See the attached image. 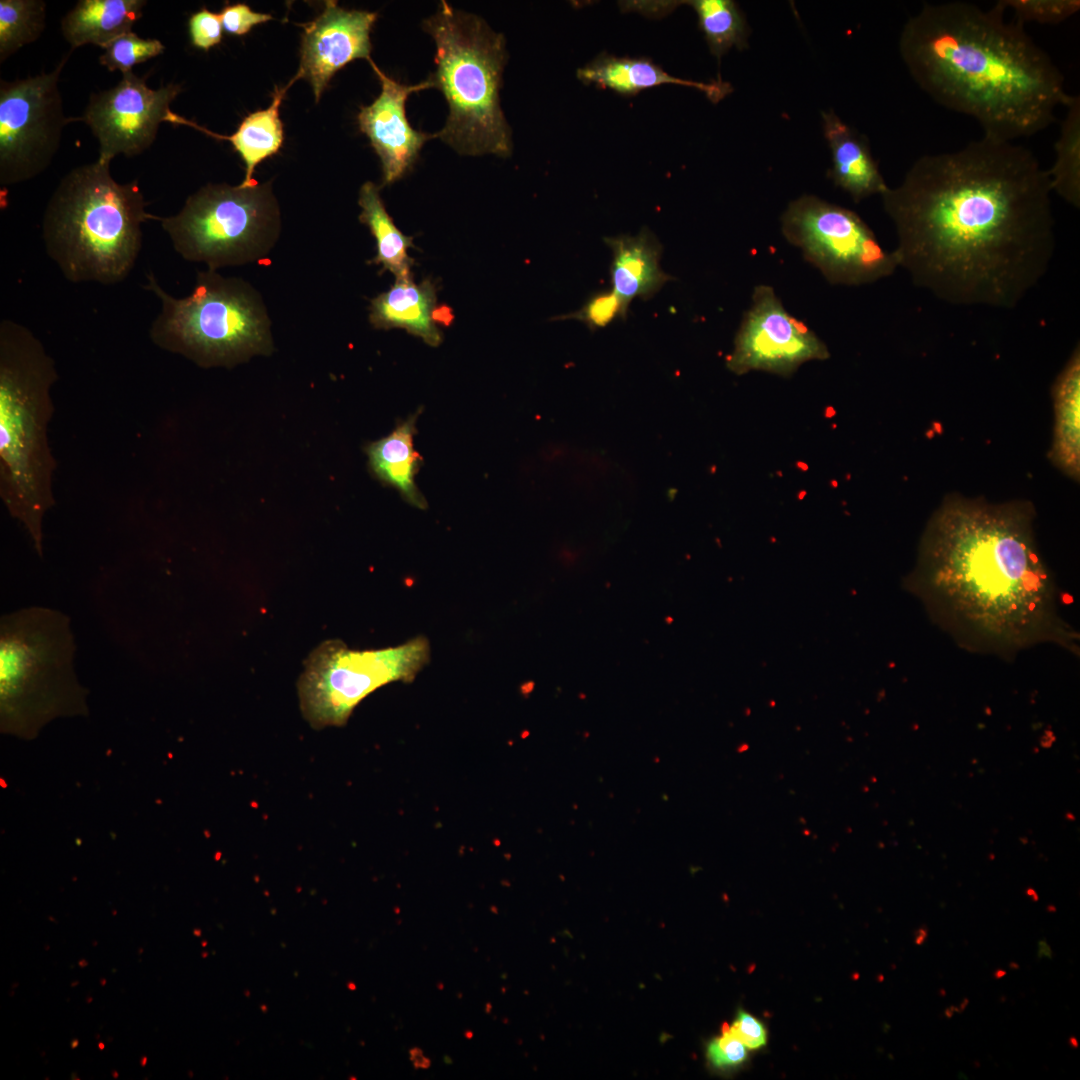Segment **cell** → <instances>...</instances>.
<instances>
[{"mask_svg":"<svg viewBox=\"0 0 1080 1080\" xmlns=\"http://www.w3.org/2000/svg\"><path fill=\"white\" fill-rule=\"evenodd\" d=\"M349 989L355 990L356 986L353 983L348 984Z\"/></svg>","mask_w":1080,"mask_h":1080,"instance_id":"cell-48","label":"cell"},{"mask_svg":"<svg viewBox=\"0 0 1080 1080\" xmlns=\"http://www.w3.org/2000/svg\"><path fill=\"white\" fill-rule=\"evenodd\" d=\"M98 1046H99V1048H100V1049H103V1048H104V1044H103V1043H99V1045H98Z\"/></svg>","mask_w":1080,"mask_h":1080,"instance_id":"cell-50","label":"cell"},{"mask_svg":"<svg viewBox=\"0 0 1080 1080\" xmlns=\"http://www.w3.org/2000/svg\"><path fill=\"white\" fill-rule=\"evenodd\" d=\"M1059 136L1055 142V161L1047 170L1052 192L1068 204L1080 207V97L1070 95L1065 104Z\"/></svg>","mask_w":1080,"mask_h":1080,"instance_id":"cell-26","label":"cell"},{"mask_svg":"<svg viewBox=\"0 0 1080 1080\" xmlns=\"http://www.w3.org/2000/svg\"><path fill=\"white\" fill-rule=\"evenodd\" d=\"M1055 425L1050 457L1069 477L1078 480L1080 471L1079 401L1080 351H1073L1053 385Z\"/></svg>","mask_w":1080,"mask_h":1080,"instance_id":"cell-24","label":"cell"},{"mask_svg":"<svg viewBox=\"0 0 1080 1080\" xmlns=\"http://www.w3.org/2000/svg\"><path fill=\"white\" fill-rule=\"evenodd\" d=\"M1051 193L1032 151L983 135L919 157L881 197L915 286L953 305L1013 309L1054 255Z\"/></svg>","mask_w":1080,"mask_h":1080,"instance_id":"cell-1","label":"cell"},{"mask_svg":"<svg viewBox=\"0 0 1080 1080\" xmlns=\"http://www.w3.org/2000/svg\"><path fill=\"white\" fill-rule=\"evenodd\" d=\"M294 82L295 80L292 78L286 87L279 88L275 86L271 105L264 110H258L246 116L236 132L230 136L212 132L173 111L169 112L166 122L187 125L211 137L229 141L245 164V178L239 187L254 188L258 186L253 177L256 166L266 158L276 154L283 144L284 131L283 123L279 117V108L286 91Z\"/></svg>","mask_w":1080,"mask_h":1080,"instance_id":"cell-21","label":"cell"},{"mask_svg":"<svg viewBox=\"0 0 1080 1080\" xmlns=\"http://www.w3.org/2000/svg\"><path fill=\"white\" fill-rule=\"evenodd\" d=\"M430 656L424 636L369 650L324 641L307 657L297 682L301 713L317 730L344 726L364 698L389 683L413 681Z\"/></svg>","mask_w":1080,"mask_h":1080,"instance_id":"cell-10","label":"cell"},{"mask_svg":"<svg viewBox=\"0 0 1080 1080\" xmlns=\"http://www.w3.org/2000/svg\"><path fill=\"white\" fill-rule=\"evenodd\" d=\"M144 288L160 300L149 336L163 350L202 366H215L270 349L265 308L253 289L239 279L208 269L198 273L189 296L175 298L149 273Z\"/></svg>","mask_w":1080,"mask_h":1080,"instance_id":"cell-8","label":"cell"},{"mask_svg":"<svg viewBox=\"0 0 1080 1080\" xmlns=\"http://www.w3.org/2000/svg\"><path fill=\"white\" fill-rule=\"evenodd\" d=\"M1038 957L1039 958L1046 957V958H1049V959L1052 958L1051 947L1048 945V943L1045 940H1040L1038 942Z\"/></svg>","mask_w":1080,"mask_h":1080,"instance_id":"cell-36","label":"cell"},{"mask_svg":"<svg viewBox=\"0 0 1080 1080\" xmlns=\"http://www.w3.org/2000/svg\"><path fill=\"white\" fill-rule=\"evenodd\" d=\"M146 3L145 0H80L62 18V35L72 51L88 44L104 49L132 31Z\"/></svg>","mask_w":1080,"mask_h":1080,"instance_id":"cell-22","label":"cell"},{"mask_svg":"<svg viewBox=\"0 0 1080 1080\" xmlns=\"http://www.w3.org/2000/svg\"><path fill=\"white\" fill-rule=\"evenodd\" d=\"M146 76L122 74L113 87L93 93L79 117L99 144L98 159L104 162L118 156H137L155 141L161 122L166 121L171 102L180 93L177 84L150 88Z\"/></svg>","mask_w":1080,"mask_h":1080,"instance_id":"cell-14","label":"cell"},{"mask_svg":"<svg viewBox=\"0 0 1080 1080\" xmlns=\"http://www.w3.org/2000/svg\"><path fill=\"white\" fill-rule=\"evenodd\" d=\"M194 934H195V935H197V936H199V935L201 934V931H200V930H195V931H194Z\"/></svg>","mask_w":1080,"mask_h":1080,"instance_id":"cell-49","label":"cell"},{"mask_svg":"<svg viewBox=\"0 0 1080 1080\" xmlns=\"http://www.w3.org/2000/svg\"><path fill=\"white\" fill-rule=\"evenodd\" d=\"M707 1056L715 1067H728L743 1062L747 1053L744 1044L730 1031L729 1027H724L722 1036L708 1045Z\"/></svg>","mask_w":1080,"mask_h":1080,"instance_id":"cell-34","label":"cell"},{"mask_svg":"<svg viewBox=\"0 0 1080 1080\" xmlns=\"http://www.w3.org/2000/svg\"><path fill=\"white\" fill-rule=\"evenodd\" d=\"M450 1060H451V1059H450V1058H449L448 1056H444V1061H445L446 1063H448V1064L452 1063V1061H450Z\"/></svg>","mask_w":1080,"mask_h":1080,"instance_id":"cell-47","label":"cell"},{"mask_svg":"<svg viewBox=\"0 0 1080 1080\" xmlns=\"http://www.w3.org/2000/svg\"><path fill=\"white\" fill-rule=\"evenodd\" d=\"M612 252L610 281L612 290L629 308L636 298H652L673 277L662 270V244L649 228L636 235L605 237Z\"/></svg>","mask_w":1080,"mask_h":1080,"instance_id":"cell-18","label":"cell"},{"mask_svg":"<svg viewBox=\"0 0 1080 1080\" xmlns=\"http://www.w3.org/2000/svg\"><path fill=\"white\" fill-rule=\"evenodd\" d=\"M409 1053H410V1060L414 1061L416 1058L423 1055V1050L418 1048V1047H414V1048L409 1050Z\"/></svg>","mask_w":1080,"mask_h":1080,"instance_id":"cell-39","label":"cell"},{"mask_svg":"<svg viewBox=\"0 0 1080 1080\" xmlns=\"http://www.w3.org/2000/svg\"><path fill=\"white\" fill-rule=\"evenodd\" d=\"M422 26L436 46V70L428 80L449 107L437 137L462 155L509 156L511 131L499 96L507 57L504 36L445 1Z\"/></svg>","mask_w":1080,"mask_h":1080,"instance_id":"cell-6","label":"cell"},{"mask_svg":"<svg viewBox=\"0 0 1080 1080\" xmlns=\"http://www.w3.org/2000/svg\"><path fill=\"white\" fill-rule=\"evenodd\" d=\"M378 14L347 10L326 1L323 12L302 25L300 67L294 79L305 78L319 101L337 71L356 59L370 60V33Z\"/></svg>","mask_w":1080,"mask_h":1080,"instance_id":"cell-15","label":"cell"},{"mask_svg":"<svg viewBox=\"0 0 1080 1080\" xmlns=\"http://www.w3.org/2000/svg\"><path fill=\"white\" fill-rule=\"evenodd\" d=\"M77 1045H78V1040H76V1039L73 1040L72 1043H71V1047L74 1049V1048L77 1047Z\"/></svg>","mask_w":1080,"mask_h":1080,"instance_id":"cell-45","label":"cell"},{"mask_svg":"<svg viewBox=\"0 0 1080 1080\" xmlns=\"http://www.w3.org/2000/svg\"><path fill=\"white\" fill-rule=\"evenodd\" d=\"M823 131L832 168L829 176L855 202L882 195L889 188L874 160L867 139L845 124L834 112H823Z\"/></svg>","mask_w":1080,"mask_h":1080,"instance_id":"cell-19","label":"cell"},{"mask_svg":"<svg viewBox=\"0 0 1080 1080\" xmlns=\"http://www.w3.org/2000/svg\"><path fill=\"white\" fill-rule=\"evenodd\" d=\"M58 375L42 342L24 325L0 323V497L43 554V519L55 504L56 462L48 445L50 390Z\"/></svg>","mask_w":1080,"mask_h":1080,"instance_id":"cell-4","label":"cell"},{"mask_svg":"<svg viewBox=\"0 0 1080 1080\" xmlns=\"http://www.w3.org/2000/svg\"><path fill=\"white\" fill-rule=\"evenodd\" d=\"M101 984H102V985H104V984H105V980H104V979H102V981H101Z\"/></svg>","mask_w":1080,"mask_h":1080,"instance_id":"cell-52","label":"cell"},{"mask_svg":"<svg viewBox=\"0 0 1080 1080\" xmlns=\"http://www.w3.org/2000/svg\"><path fill=\"white\" fill-rule=\"evenodd\" d=\"M146 1063H147V1057L143 1056V1057L141 1058V1065H142V1066H145V1065H146Z\"/></svg>","mask_w":1080,"mask_h":1080,"instance_id":"cell-44","label":"cell"},{"mask_svg":"<svg viewBox=\"0 0 1080 1080\" xmlns=\"http://www.w3.org/2000/svg\"><path fill=\"white\" fill-rule=\"evenodd\" d=\"M695 11L712 55L718 61L733 47L747 46L749 28L744 14L732 0L682 1Z\"/></svg>","mask_w":1080,"mask_h":1080,"instance_id":"cell-27","label":"cell"},{"mask_svg":"<svg viewBox=\"0 0 1080 1080\" xmlns=\"http://www.w3.org/2000/svg\"><path fill=\"white\" fill-rule=\"evenodd\" d=\"M1004 14L996 4L925 3L904 25L899 52L935 102L975 119L983 135L1014 141L1047 128L1070 94L1049 54Z\"/></svg>","mask_w":1080,"mask_h":1080,"instance_id":"cell-3","label":"cell"},{"mask_svg":"<svg viewBox=\"0 0 1080 1080\" xmlns=\"http://www.w3.org/2000/svg\"><path fill=\"white\" fill-rule=\"evenodd\" d=\"M219 15L223 29L237 36L247 34L253 26L273 19L270 14L255 12L243 3L226 5Z\"/></svg>","mask_w":1080,"mask_h":1080,"instance_id":"cell-33","label":"cell"},{"mask_svg":"<svg viewBox=\"0 0 1080 1080\" xmlns=\"http://www.w3.org/2000/svg\"><path fill=\"white\" fill-rule=\"evenodd\" d=\"M629 308L611 289L593 294L577 311L558 316L553 320H577L591 331L605 327L618 317L624 319Z\"/></svg>","mask_w":1080,"mask_h":1080,"instance_id":"cell-31","label":"cell"},{"mask_svg":"<svg viewBox=\"0 0 1080 1080\" xmlns=\"http://www.w3.org/2000/svg\"><path fill=\"white\" fill-rule=\"evenodd\" d=\"M206 944H207L206 942H203V943H202V945H203V946H206Z\"/></svg>","mask_w":1080,"mask_h":1080,"instance_id":"cell-53","label":"cell"},{"mask_svg":"<svg viewBox=\"0 0 1080 1080\" xmlns=\"http://www.w3.org/2000/svg\"><path fill=\"white\" fill-rule=\"evenodd\" d=\"M784 238L833 285L860 286L894 273L898 260L854 211L814 195L790 202L781 216Z\"/></svg>","mask_w":1080,"mask_h":1080,"instance_id":"cell-11","label":"cell"},{"mask_svg":"<svg viewBox=\"0 0 1080 1080\" xmlns=\"http://www.w3.org/2000/svg\"><path fill=\"white\" fill-rule=\"evenodd\" d=\"M1026 892H1027V895H1028V897H1030V898H1031V899H1032L1033 901H1037V900H1038V895H1037V893L1035 892V890H1033V889L1029 888V889H1027V891H1026Z\"/></svg>","mask_w":1080,"mask_h":1080,"instance_id":"cell-40","label":"cell"},{"mask_svg":"<svg viewBox=\"0 0 1080 1080\" xmlns=\"http://www.w3.org/2000/svg\"><path fill=\"white\" fill-rule=\"evenodd\" d=\"M113 1077H114V1078H117V1077H118V1073L114 1071V1072H113Z\"/></svg>","mask_w":1080,"mask_h":1080,"instance_id":"cell-51","label":"cell"},{"mask_svg":"<svg viewBox=\"0 0 1080 1080\" xmlns=\"http://www.w3.org/2000/svg\"><path fill=\"white\" fill-rule=\"evenodd\" d=\"M576 75L585 85L592 84L623 96L672 84L698 89L717 103L732 91L731 84L721 79L710 82L682 79L667 73L649 58L619 57L608 53L596 56L579 68Z\"/></svg>","mask_w":1080,"mask_h":1080,"instance_id":"cell-17","label":"cell"},{"mask_svg":"<svg viewBox=\"0 0 1080 1080\" xmlns=\"http://www.w3.org/2000/svg\"><path fill=\"white\" fill-rule=\"evenodd\" d=\"M72 50L53 71L0 82V183L8 186L33 179L52 163L64 127L79 118L66 117L59 90L61 72Z\"/></svg>","mask_w":1080,"mask_h":1080,"instance_id":"cell-12","label":"cell"},{"mask_svg":"<svg viewBox=\"0 0 1080 1080\" xmlns=\"http://www.w3.org/2000/svg\"><path fill=\"white\" fill-rule=\"evenodd\" d=\"M956 1010H957V1008H956V1007H954V1006H950V1007H949V1008H948V1009L946 1010V1012H945V1013H946L947 1017H951V1016H952V1014H953V1013H954V1012H955Z\"/></svg>","mask_w":1080,"mask_h":1080,"instance_id":"cell-41","label":"cell"},{"mask_svg":"<svg viewBox=\"0 0 1080 1080\" xmlns=\"http://www.w3.org/2000/svg\"><path fill=\"white\" fill-rule=\"evenodd\" d=\"M412 1062H413V1064H414V1067H415V1068H423V1069H427V1068H429V1067L431 1066V1061H430V1059H429V1058H426V1057H424V1055H422V1056H420V1057L416 1058V1059H415L414 1061H412Z\"/></svg>","mask_w":1080,"mask_h":1080,"instance_id":"cell-38","label":"cell"},{"mask_svg":"<svg viewBox=\"0 0 1080 1080\" xmlns=\"http://www.w3.org/2000/svg\"><path fill=\"white\" fill-rule=\"evenodd\" d=\"M1004 12L1011 10L1014 21L1025 23L1059 24L1080 9L1079 0H1000L996 2Z\"/></svg>","mask_w":1080,"mask_h":1080,"instance_id":"cell-30","label":"cell"},{"mask_svg":"<svg viewBox=\"0 0 1080 1080\" xmlns=\"http://www.w3.org/2000/svg\"><path fill=\"white\" fill-rule=\"evenodd\" d=\"M417 416L411 415L389 435L370 443L366 453L370 469L380 481L396 488L407 503L425 509L427 502L415 483L422 462L413 447Z\"/></svg>","mask_w":1080,"mask_h":1080,"instance_id":"cell-23","label":"cell"},{"mask_svg":"<svg viewBox=\"0 0 1080 1080\" xmlns=\"http://www.w3.org/2000/svg\"><path fill=\"white\" fill-rule=\"evenodd\" d=\"M730 1031L749 1049L766 1044L767 1034L762 1023L745 1011H739Z\"/></svg>","mask_w":1080,"mask_h":1080,"instance_id":"cell-35","label":"cell"},{"mask_svg":"<svg viewBox=\"0 0 1080 1080\" xmlns=\"http://www.w3.org/2000/svg\"><path fill=\"white\" fill-rule=\"evenodd\" d=\"M927 936H928V929H927V927L925 925H923L920 928H918L916 930V932H915V938H914L915 943L917 945L923 944L925 942Z\"/></svg>","mask_w":1080,"mask_h":1080,"instance_id":"cell-37","label":"cell"},{"mask_svg":"<svg viewBox=\"0 0 1080 1080\" xmlns=\"http://www.w3.org/2000/svg\"><path fill=\"white\" fill-rule=\"evenodd\" d=\"M86 965H87V962H86V960H80V961H79V966H80V967H84V966H86Z\"/></svg>","mask_w":1080,"mask_h":1080,"instance_id":"cell-46","label":"cell"},{"mask_svg":"<svg viewBox=\"0 0 1080 1080\" xmlns=\"http://www.w3.org/2000/svg\"><path fill=\"white\" fill-rule=\"evenodd\" d=\"M146 206L138 182L118 183L109 162L80 165L61 179L46 205L45 250L73 283L121 282L139 256L142 225L161 219Z\"/></svg>","mask_w":1080,"mask_h":1080,"instance_id":"cell-5","label":"cell"},{"mask_svg":"<svg viewBox=\"0 0 1080 1080\" xmlns=\"http://www.w3.org/2000/svg\"><path fill=\"white\" fill-rule=\"evenodd\" d=\"M436 313L434 284L428 279L416 284L411 275L396 279L388 291L372 299L369 320L375 328H402L426 344L438 346L442 333Z\"/></svg>","mask_w":1080,"mask_h":1080,"instance_id":"cell-20","label":"cell"},{"mask_svg":"<svg viewBox=\"0 0 1080 1080\" xmlns=\"http://www.w3.org/2000/svg\"><path fill=\"white\" fill-rule=\"evenodd\" d=\"M174 249L209 270L261 258L277 237L278 212L267 185H207L179 213L160 219Z\"/></svg>","mask_w":1080,"mask_h":1080,"instance_id":"cell-9","label":"cell"},{"mask_svg":"<svg viewBox=\"0 0 1080 1080\" xmlns=\"http://www.w3.org/2000/svg\"><path fill=\"white\" fill-rule=\"evenodd\" d=\"M69 617L29 607L0 620V729L35 738L58 717L87 715V690L77 680Z\"/></svg>","mask_w":1080,"mask_h":1080,"instance_id":"cell-7","label":"cell"},{"mask_svg":"<svg viewBox=\"0 0 1080 1080\" xmlns=\"http://www.w3.org/2000/svg\"><path fill=\"white\" fill-rule=\"evenodd\" d=\"M1033 516L1028 503L949 496L930 519L907 585L964 648L1013 657L1051 643L1078 654L1079 636L1059 614Z\"/></svg>","mask_w":1080,"mask_h":1080,"instance_id":"cell-2","label":"cell"},{"mask_svg":"<svg viewBox=\"0 0 1080 1080\" xmlns=\"http://www.w3.org/2000/svg\"><path fill=\"white\" fill-rule=\"evenodd\" d=\"M46 3L42 0L0 1V62L36 41L45 29Z\"/></svg>","mask_w":1080,"mask_h":1080,"instance_id":"cell-28","label":"cell"},{"mask_svg":"<svg viewBox=\"0 0 1080 1080\" xmlns=\"http://www.w3.org/2000/svg\"><path fill=\"white\" fill-rule=\"evenodd\" d=\"M165 46L158 39L142 38L135 32H127L104 48L99 63L109 71L131 72L132 68L161 55Z\"/></svg>","mask_w":1080,"mask_h":1080,"instance_id":"cell-29","label":"cell"},{"mask_svg":"<svg viewBox=\"0 0 1080 1080\" xmlns=\"http://www.w3.org/2000/svg\"><path fill=\"white\" fill-rule=\"evenodd\" d=\"M464 1035L466 1038L470 1039L472 1038L473 1033L471 1031H465Z\"/></svg>","mask_w":1080,"mask_h":1080,"instance_id":"cell-43","label":"cell"},{"mask_svg":"<svg viewBox=\"0 0 1080 1080\" xmlns=\"http://www.w3.org/2000/svg\"><path fill=\"white\" fill-rule=\"evenodd\" d=\"M368 62L380 80L381 92L370 105L361 107L357 120L381 160L383 184L390 185L410 170L423 145L437 138L436 133L412 128L405 112L408 97L432 85L428 79L416 85L402 84L387 76L372 59Z\"/></svg>","mask_w":1080,"mask_h":1080,"instance_id":"cell-16","label":"cell"},{"mask_svg":"<svg viewBox=\"0 0 1080 1080\" xmlns=\"http://www.w3.org/2000/svg\"><path fill=\"white\" fill-rule=\"evenodd\" d=\"M223 26L219 13L203 7L193 13L188 21V32L194 47L208 51L223 38Z\"/></svg>","mask_w":1080,"mask_h":1080,"instance_id":"cell-32","label":"cell"},{"mask_svg":"<svg viewBox=\"0 0 1080 1080\" xmlns=\"http://www.w3.org/2000/svg\"><path fill=\"white\" fill-rule=\"evenodd\" d=\"M829 356L826 344L785 309L773 287L760 284L754 287L726 366L737 375L765 371L789 377L802 364Z\"/></svg>","mask_w":1080,"mask_h":1080,"instance_id":"cell-13","label":"cell"},{"mask_svg":"<svg viewBox=\"0 0 1080 1080\" xmlns=\"http://www.w3.org/2000/svg\"><path fill=\"white\" fill-rule=\"evenodd\" d=\"M1004 975H1005V971H1003V970H998V971H997V972L995 973V977H996V978H1001V977H1002V976H1004Z\"/></svg>","mask_w":1080,"mask_h":1080,"instance_id":"cell-42","label":"cell"},{"mask_svg":"<svg viewBox=\"0 0 1080 1080\" xmlns=\"http://www.w3.org/2000/svg\"><path fill=\"white\" fill-rule=\"evenodd\" d=\"M359 215L376 240V256L369 263L382 265V271H390L398 278L411 276L414 259L408 249L414 247L413 237L403 234L386 211L380 197L379 187L365 182L359 191Z\"/></svg>","mask_w":1080,"mask_h":1080,"instance_id":"cell-25","label":"cell"}]
</instances>
